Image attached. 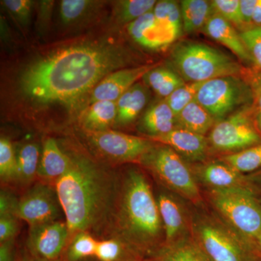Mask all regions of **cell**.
<instances>
[{
	"instance_id": "1",
	"label": "cell",
	"mask_w": 261,
	"mask_h": 261,
	"mask_svg": "<svg viewBox=\"0 0 261 261\" xmlns=\"http://www.w3.org/2000/svg\"><path fill=\"white\" fill-rule=\"evenodd\" d=\"M125 63L123 54L112 46H72L33 63L22 75L21 87L40 102H69Z\"/></svg>"
},
{
	"instance_id": "2",
	"label": "cell",
	"mask_w": 261,
	"mask_h": 261,
	"mask_svg": "<svg viewBox=\"0 0 261 261\" xmlns=\"http://www.w3.org/2000/svg\"><path fill=\"white\" fill-rule=\"evenodd\" d=\"M71 159L69 170L54 186L70 242L78 233H97L109 227L119 181L87 160Z\"/></svg>"
},
{
	"instance_id": "3",
	"label": "cell",
	"mask_w": 261,
	"mask_h": 261,
	"mask_svg": "<svg viewBox=\"0 0 261 261\" xmlns=\"http://www.w3.org/2000/svg\"><path fill=\"white\" fill-rule=\"evenodd\" d=\"M109 229L139 255L152 257L165 245L164 228L152 188L135 168L119 178Z\"/></svg>"
},
{
	"instance_id": "4",
	"label": "cell",
	"mask_w": 261,
	"mask_h": 261,
	"mask_svg": "<svg viewBox=\"0 0 261 261\" xmlns=\"http://www.w3.org/2000/svg\"><path fill=\"white\" fill-rule=\"evenodd\" d=\"M207 200L216 215L247 243L261 236V201L250 189L209 190Z\"/></svg>"
},
{
	"instance_id": "5",
	"label": "cell",
	"mask_w": 261,
	"mask_h": 261,
	"mask_svg": "<svg viewBox=\"0 0 261 261\" xmlns=\"http://www.w3.org/2000/svg\"><path fill=\"white\" fill-rule=\"evenodd\" d=\"M191 234L212 261H252L248 244L217 215L194 214Z\"/></svg>"
},
{
	"instance_id": "6",
	"label": "cell",
	"mask_w": 261,
	"mask_h": 261,
	"mask_svg": "<svg viewBox=\"0 0 261 261\" xmlns=\"http://www.w3.org/2000/svg\"><path fill=\"white\" fill-rule=\"evenodd\" d=\"M171 58L182 79L190 83L238 75L241 72V66L232 58L200 42L179 43Z\"/></svg>"
},
{
	"instance_id": "7",
	"label": "cell",
	"mask_w": 261,
	"mask_h": 261,
	"mask_svg": "<svg viewBox=\"0 0 261 261\" xmlns=\"http://www.w3.org/2000/svg\"><path fill=\"white\" fill-rule=\"evenodd\" d=\"M140 163L168 190L194 205H202L200 185L191 166L172 148L162 144L154 145Z\"/></svg>"
},
{
	"instance_id": "8",
	"label": "cell",
	"mask_w": 261,
	"mask_h": 261,
	"mask_svg": "<svg viewBox=\"0 0 261 261\" xmlns=\"http://www.w3.org/2000/svg\"><path fill=\"white\" fill-rule=\"evenodd\" d=\"M195 99L218 123L237 112L239 108L249 106L253 100V92L245 81L231 75L205 82Z\"/></svg>"
},
{
	"instance_id": "9",
	"label": "cell",
	"mask_w": 261,
	"mask_h": 261,
	"mask_svg": "<svg viewBox=\"0 0 261 261\" xmlns=\"http://www.w3.org/2000/svg\"><path fill=\"white\" fill-rule=\"evenodd\" d=\"M254 111L247 106L216 123L207 137L210 149L226 155L261 144Z\"/></svg>"
},
{
	"instance_id": "10",
	"label": "cell",
	"mask_w": 261,
	"mask_h": 261,
	"mask_svg": "<svg viewBox=\"0 0 261 261\" xmlns=\"http://www.w3.org/2000/svg\"><path fill=\"white\" fill-rule=\"evenodd\" d=\"M87 136L100 153L117 162L140 163L142 157L154 145V142L149 139L114 130H87Z\"/></svg>"
},
{
	"instance_id": "11",
	"label": "cell",
	"mask_w": 261,
	"mask_h": 261,
	"mask_svg": "<svg viewBox=\"0 0 261 261\" xmlns=\"http://www.w3.org/2000/svg\"><path fill=\"white\" fill-rule=\"evenodd\" d=\"M61 211L55 187L42 183L34 185L18 200L15 216L33 226L58 221Z\"/></svg>"
},
{
	"instance_id": "12",
	"label": "cell",
	"mask_w": 261,
	"mask_h": 261,
	"mask_svg": "<svg viewBox=\"0 0 261 261\" xmlns=\"http://www.w3.org/2000/svg\"><path fill=\"white\" fill-rule=\"evenodd\" d=\"M69 243V230L66 222L58 220L30 226L27 250L35 259L61 260Z\"/></svg>"
},
{
	"instance_id": "13",
	"label": "cell",
	"mask_w": 261,
	"mask_h": 261,
	"mask_svg": "<svg viewBox=\"0 0 261 261\" xmlns=\"http://www.w3.org/2000/svg\"><path fill=\"white\" fill-rule=\"evenodd\" d=\"M191 167L199 185L205 187L207 191L250 189L246 175L238 172L221 160L196 163Z\"/></svg>"
},
{
	"instance_id": "14",
	"label": "cell",
	"mask_w": 261,
	"mask_h": 261,
	"mask_svg": "<svg viewBox=\"0 0 261 261\" xmlns=\"http://www.w3.org/2000/svg\"><path fill=\"white\" fill-rule=\"evenodd\" d=\"M154 68V65H146L113 71L94 87L89 103L91 105L98 101L117 102L137 81L144 78Z\"/></svg>"
},
{
	"instance_id": "15",
	"label": "cell",
	"mask_w": 261,
	"mask_h": 261,
	"mask_svg": "<svg viewBox=\"0 0 261 261\" xmlns=\"http://www.w3.org/2000/svg\"><path fill=\"white\" fill-rule=\"evenodd\" d=\"M149 140L168 146L187 162H205L210 150L208 140L205 136L181 128H175L166 135L151 137Z\"/></svg>"
},
{
	"instance_id": "16",
	"label": "cell",
	"mask_w": 261,
	"mask_h": 261,
	"mask_svg": "<svg viewBox=\"0 0 261 261\" xmlns=\"http://www.w3.org/2000/svg\"><path fill=\"white\" fill-rule=\"evenodd\" d=\"M158 206L165 232V245L176 241L191 233V218L172 196L161 193Z\"/></svg>"
},
{
	"instance_id": "17",
	"label": "cell",
	"mask_w": 261,
	"mask_h": 261,
	"mask_svg": "<svg viewBox=\"0 0 261 261\" xmlns=\"http://www.w3.org/2000/svg\"><path fill=\"white\" fill-rule=\"evenodd\" d=\"M71 163V158L62 150L56 141L47 138L41 154L38 178L42 180V183L56 185L69 170Z\"/></svg>"
},
{
	"instance_id": "18",
	"label": "cell",
	"mask_w": 261,
	"mask_h": 261,
	"mask_svg": "<svg viewBox=\"0 0 261 261\" xmlns=\"http://www.w3.org/2000/svg\"><path fill=\"white\" fill-rule=\"evenodd\" d=\"M204 31L207 36L232 51L239 59L245 62L253 61L240 34L236 32L232 24L221 15L214 12L205 24Z\"/></svg>"
},
{
	"instance_id": "19",
	"label": "cell",
	"mask_w": 261,
	"mask_h": 261,
	"mask_svg": "<svg viewBox=\"0 0 261 261\" xmlns=\"http://www.w3.org/2000/svg\"><path fill=\"white\" fill-rule=\"evenodd\" d=\"M127 29L132 39L143 47L156 49L171 43L158 25L153 11L128 24Z\"/></svg>"
},
{
	"instance_id": "20",
	"label": "cell",
	"mask_w": 261,
	"mask_h": 261,
	"mask_svg": "<svg viewBox=\"0 0 261 261\" xmlns=\"http://www.w3.org/2000/svg\"><path fill=\"white\" fill-rule=\"evenodd\" d=\"M152 257L155 261H212L191 233L163 245Z\"/></svg>"
},
{
	"instance_id": "21",
	"label": "cell",
	"mask_w": 261,
	"mask_h": 261,
	"mask_svg": "<svg viewBox=\"0 0 261 261\" xmlns=\"http://www.w3.org/2000/svg\"><path fill=\"white\" fill-rule=\"evenodd\" d=\"M142 127L151 137H159L178 128L176 117L166 99L149 108L142 119Z\"/></svg>"
},
{
	"instance_id": "22",
	"label": "cell",
	"mask_w": 261,
	"mask_h": 261,
	"mask_svg": "<svg viewBox=\"0 0 261 261\" xmlns=\"http://www.w3.org/2000/svg\"><path fill=\"white\" fill-rule=\"evenodd\" d=\"M176 121L178 128L203 136L211 132L216 123L210 113L195 99L182 110Z\"/></svg>"
},
{
	"instance_id": "23",
	"label": "cell",
	"mask_w": 261,
	"mask_h": 261,
	"mask_svg": "<svg viewBox=\"0 0 261 261\" xmlns=\"http://www.w3.org/2000/svg\"><path fill=\"white\" fill-rule=\"evenodd\" d=\"M156 21L166 34L170 42H173L181 34L182 18L181 7L177 2L164 0L158 2L153 9Z\"/></svg>"
},
{
	"instance_id": "24",
	"label": "cell",
	"mask_w": 261,
	"mask_h": 261,
	"mask_svg": "<svg viewBox=\"0 0 261 261\" xmlns=\"http://www.w3.org/2000/svg\"><path fill=\"white\" fill-rule=\"evenodd\" d=\"M147 101V91L140 84H136L117 100L118 114L116 121L128 124L135 121L145 108Z\"/></svg>"
},
{
	"instance_id": "25",
	"label": "cell",
	"mask_w": 261,
	"mask_h": 261,
	"mask_svg": "<svg viewBox=\"0 0 261 261\" xmlns=\"http://www.w3.org/2000/svg\"><path fill=\"white\" fill-rule=\"evenodd\" d=\"M182 27L186 33L197 32L205 27L214 13L210 2L205 0H184L180 3Z\"/></svg>"
},
{
	"instance_id": "26",
	"label": "cell",
	"mask_w": 261,
	"mask_h": 261,
	"mask_svg": "<svg viewBox=\"0 0 261 261\" xmlns=\"http://www.w3.org/2000/svg\"><path fill=\"white\" fill-rule=\"evenodd\" d=\"M118 114L117 102L98 101L91 104L84 115L83 123L89 132L108 130Z\"/></svg>"
},
{
	"instance_id": "27",
	"label": "cell",
	"mask_w": 261,
	"mask_h": 261,
	"mask_svg": "<svg viewBox=\"0 0 261 261\" xmlns=\"http://www.w3.org/2000/svg\"><path fill=\"white\" fill-rule=\"evenodd\" d=\"M41 154L40 149L36 144L27 143L22 146L17 153V181L28 185L38 177Z\"/></svg>"
},
{
	"instance_id": "28",
	"label": "cell",
	"mask_w": 261,
	"mask_h": 261,
	"mask_svg": "<svg viewBox=\"0 0 261 261\" xmlns=\"http://www.w3.org/2000/svg\"><path fill=\"white\" fill-rule=\"evenodd\" d=\"M144 78L156 93L166 99L185 84V80L181 75L169 68L162 67L154 68Z\"/></svg>"
},
{
	"instance_id": "29",
	"label": "cell",
	"mask_w": 261,
	"mask_h": 261,
	"mask_svg": "<svg viewBox=\"0 0 261 261\" xmlns=\"http://www.w3.org/2000/svg\"><path fill=\"white\" fill-rule=\"evenodd\" d=\"M94 257L98 261H134L147 258L141 256L126 243L116 238L98 241Z\"/></svg>"
},
{
	"instance_id": "30",
	"label": "cell",
	"mask_w": 261,
	"mask_h": 261,
	"mask_svg": "<svg viewBox=\"0 0 261 261\" xmlns=\"http://www.w3.org/2000/svg\"><path fill=\"white\" fill-rule=\"evenodd\" d=\"M220 160L243 174L255 172L261 169V144L237 153L221 156Z\"/></svg>"
},
{
	"instance_id": "31",
	"label": "cell",
	"mask_w": 261,
	"mask_h": 261,
	"mask_svg": "<svg viewBox=\"0 0 261 261\" xmlns=\"http://www.w3.org/2000/svg\"><path fill=\"white\" fill-rule=\"evenodd\" d=\"M97 240L89 232H80L70 240L63 261H81L95 256Z\"/></svg>"
},
{
	"instance_id": "32",
	"label": "cell",
	"mask_w": 261,
	"mask_h": 261,
	"mask_svg": "<svg viewBox=\"0 0 261 261\" xmlns=\"http://www.w3.org/2000/svg\"><path fill=\"white\" fill-rule=\"evenodd\" d=\"M155 0H123L118 2L116 13L119 22L130 23L142 15L153 11Z\"/></svg>"
},
{
	"instance_id": "33",
	"label": "cell",
	"mask_w": 261,
	"mask_h": 261,
	"mask_svg": "<svg viewBox=\"0 0 261 261\" xmlns=\"http://www.w3.org/2000/svg\"><path fill=\"white\" fill-rule=\"evenodd\" d=\"M18 172L17 154L8 139L0 140V176L3 181H16Z\"/></svg>"
},
{
	"instance_id": "34",
	"label": "cell",
	"mask_w": 261,
	"mask_h": 261,
	"mask_svg": "<svg viewBox=\"0 0 261 261\" xmlns=\"http://www.w3.org/2000/svg\"><path fill=\"white\" fill-rule=\"evenodd\" d=\"M205 82L185 84L173 92L166 101L176 117L182 110L195 99L199 89Z\"/></svg>"
},
{
	"instance_id": "35",
	"label": "cell",
	"mask_w": 261,
	"mask_h": 261,
	"mask_svg": "<svg viewBox=\"0 0 261 261\" xmlns=\"http://www.w3.org/2000/svg\"><path fill=\"white\" fill-rule=\"evenodd\" d=\"M88 0H63L60 5V15L65 24H71L82 18L93 5Z\"/></svg>"
},
{
	"instance_id": "36",
	"label": "cell",
	"mask_w": 261,
	"mask_h": 261,
	"mask_svg": "<svg viewBox=\"0 0 261 261\" xmlns=\"http://www.w3.org/2000/svg\"><path fill=\"white\" fill-rule=\"evenodd\" d=\"M215 13L232 25L245 27L240 12V0H214L211 2Z\"/></svg>"
},
{
	"instance_id": "37",
	"label": "cell",
	"mask_w": 261,
	"mask_h": 261,
	"mask_svg": "<svg viewBox=\"0 0 261 261\" xmlns=\"http://www.w3.org/2000/svg\"><path fill=\"white\" fill-rule=\"evenodd\" d=\"M240 36L253 62L261 70V27L243 31Z\"/></svg>"
},
{
	"instance_id": "38",
	"label": "cell",
	"mask_w": 261,
	"mask_h": 261,
	"mask_svg": "<svg viewBox=\"0 0 261 261\" xmlns=\"http://www.w3.org/2000/svg\"><path fill=\"white\" fill-rule=\"evenodd\" d=\"M19 231L18 218L15 215L0 216V243L15 240Z\"/></svg>"
},
{
	"instance_id": "39",
	"label": "cell",
	"mask_w": 261,
	"mask_h": 261,
	"mask_svg": "<svg viewBox=\"0 0 261 261\" xmlns=\"http://www.w3.org/2000/svg\"><path fill=\"white\" fill-rule=\"evenodd\" d=\"M2 3L20 21L25 23L28 21L32 12L33 2L30 0H4Z\"/></svg>"
},
{
	"instance_id": "40",
	"label": "cell",
	"mask_w": 261,
	"mask_h": 261,
	"mask_svg": "<svg viewBox=\"0 0 261 261\" xmlns=\"http://www.w3.org/2000/svg\"><path fill=\"white\" fill-rule=\"evenodd\" d=\"M18 201L13 198L8 192L2 190L0 195V216L15 215Z\"/></svg>"
},
{
	"instance_id": "41",
	"label": "cell",
	"mask_w": 261,
	"mask_h": 261,
	"mask_svg": "<svg viewBox=\"0 0 261 261\" xmlns=\"http://www.w3.org/2000/svg\"><path fill=\"white\" fill-rule=\"evenodd\" d=\"M257 0H240V12L244 25H252V18Z\"/></svg>"
},
{
	"instance_id": "42",
	"label": "cell",
	"mask_w": 261,
	"mask_h": 261,
	"mask_svg": "<svg viewBox=\"0 0 261 261\" xmlns=\"http://www.w3.org/2000/svg\"><path fill=\"white\" fill-rule=\"evenodd\" d=\"M15 240L1 243L0 245V261H16Z\"/></svg>"
},
{
	"instance_id": "43",
	"label": "cell",
	"mask_w": 261,
	"mask_h": 261,
	"mask_svg": "<svg viewBox=\"0 0 261 261\" xmlns=\"http://www.w3.org/2000/svg\"><path fill=\"white\" fill-rule=\"evenodd\" d=\"M250 189L257 196L261 195V169L246 175Z\"/></svg>"
},
{
	"instance_id": "44",
	"label": "cell",
	"mask_w": 261,
	"mask_h": 261,
	"mask_svg": "<svg viewBox=\"0 0 261 261\" xmlns=\"http://www.w3.org/2000/svg\"><path fill=\"white\" fill-rule=\"evenodd\" d=\"M254 89H252L253 92V100L255 102V110L257 113L261 116V80L259 79L255 82Z\"/></svg>"
},
{
	"instance_id": "45",
	"label": "cell",
	"mask_w": 261,
	"mask_h": 261,
	"mask_svg": "<svg viewBox=\"0 0 261 261\" xmlns=\"http://www.w3.org/2000/svg\"><path fill=\"white\" fill-rule=\"evenodd\" d=\"M252 25L254 27H261V0H257L253 18H252Z\"/></svg>"
},
{
	"instance_id": "46",
	"label": "cell",
	"mask_w": 261,
	"mask_h": 261,
	"mask_svg": "<svg viewBox=\"0 0 261 261\" xmlns=\"http://www.w3.org/2000/svg\"><path fill=\"white\" fill-rule=\"evenodd\" d=\"M249 246L251 248L252 252L255 254L256 256L261 258V236L260 238L255 239L253 241L247 243Z\"/></svg>"
},
{
	"instance_id": "47",
	"label": "cell",
	"mask_w": 261,
	"mask_h": 261,
	"mask_svg": "<svg viewBox=\"0 0 261 261\" xmlns=\"http://www.w3.org/2000/svg\"><path fill=\"white\" fill-rule=\"evenodd\" d=\"M16 261H34V257L31 255L28 250H23L20 255L17 257Z\"/></svg>"
},
{
	"instance_id": "48",
	"label": "cell",
	"mask_w": 261,
	"mask_h": 261,
	"mask_svg": "<svg viewBox=\"0 0 261 261\" xmlns=\"http://www.w3.org/2000/svg\"><path fill=\"white\" fill-rule=\"evenodd\" d=\"M256 122H257V127H258L259 130H260V132H261V116H260V115H258V114L257 115Z\"/></svg>"
},
{
	"instance_id": "49",
	"label": "cell",
	"mask_w": 261,
	"mask_h": 261,
	"mask_svg": "<svg viewBox=\"0 0 261 261\" xmlns=\"http://www.w3.org/2000/svg\"><path fill=\"white\" fill-rule=\"evenodd\" d=\"M134 261H155L153 257H147V258L140 259V260H134Z\"/></svg>"
},
{
	"instance_id": "50",
	"label": "cell",
	"mask_w": 261,
	"mask_h": 261,
	"mask_svg": "<svg viewBox=\"0 0 261 261\" xmlns=\"http://www.w3.org/2000/svg\"><path fill=\"white\" fill-rule=\"evenodd\" d=\"M254 255H255V254H254ZM252 261H261V258L260 257H257L255 255V256H254V258Z\"/></svg>"
},
{
	"instance_id": "51",
	"label": "cell",
	"mask_w": 261,
	"mask_h": 261,
	"mask_svg": "<svg viewBox=\"0 0 261 261\" xmlns=\"http://www.w3.org/2000/svg\"><path fill=\"white\" fill-rule=\"evenodd\" d=\"M34 261H63V260H39V259H35L34 258Z\"/></svg>"
},
{
	"instance_id": "52",
	"label": "cell",
	"mask_w": 261,
	"mask_h": 261,
	"mask_svg": "<svg viewBox=\"0 0 261 261\" xmlns=\"http://www.w3.org/2000/svg\"><path fill=\"white\" fill-rule=\"evenodd\" d=\"M81 261H92L90 260V258L89 259H86V260H81Z\"/></svg>"
},
{
	"instance_id": "53",
	"label": "cell",
	"mask_w": 261,
	"mask_h": 261,
	"mask_svg": "<svg viewBox=\"0 0 261 261\" xmlns=\"http://www.w3.org/2000/svg\"><path fill=\"white\" fill-rule=\"evenodd\" d=\"M260 201H261V199H260Z\"/></svg>"
}]
</instances>
